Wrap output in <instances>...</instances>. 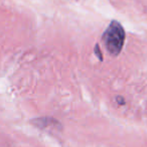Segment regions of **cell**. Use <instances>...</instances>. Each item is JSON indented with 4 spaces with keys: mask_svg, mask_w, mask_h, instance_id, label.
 I'll return each mask as SVG.
<instances>
[{
    "mask_svg": "<svg viewBox=\"0 0 147 147\" xmlns=\"http://www.w3.org/2000/svg\"><path fill=\"white\" fill-rule=\"evenodd\" d=\"M103 40L110 55H119L125 41V31L122 25L118 21H112L103 34Z\"/></svg>",
    "mask_w": 147,
    "mask_h": 147,
    "instance_id": "6da1fadb",
    "label": "cell"
}]
</instances>
